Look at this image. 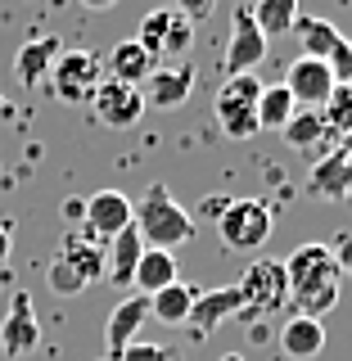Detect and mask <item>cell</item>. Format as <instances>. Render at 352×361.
Listing matches in <instances>:
<instances>
[{
	"instance_id": "obj_25",
	"label": "cell",
	"mask_w": 352,
	"mask_h": 361,
	"mask_svg": "<svg viewBox=\"0 0 352 361\" xmlns=\"http://www.w3.org/2000/svg\"><path fill=\"white\" fill-rule=\"evenodd\" d=\"M293 95L285 90V82L276 86H262V95H257V131H285V122L293 118Z\"/></svg>"
},
{
	"instance_id": "obj_14",
	"label": "cell",
	"mask_w": 352,
	"mask_h": 361,
	"mask_svg": "<svg viewBox=\"0 0 352 361\" xmlns=\"http://www.w3.org/2000/svg\"><path fill=\"white\" fill-rule=\"evenodd\" d=\"M244 312V298H240V285H221V289H199V298H195V307H190V330L195 334H212V330H221L231 316H240Z\"/></svg>"
},
{
	"instance_id": "obj_37",
	"label": "cell",
	"mask_w": 352,
	"mask_h": 361,
	"mask_svg": "<svg viewBox=\"0 0 352 361\" xmlns=\"http://www.w3.org/2000/svg\"><path fill=\"white\" fill-rule=\"evenodd\" d=\"M14 253V235H9V226L0 221V267H5V257Z\"/></svg>"
},
{
	"instance_id": "obj_30",
	"label": "cell",
	"mask_w": 352,
	"mask_h": 361,
	"mask_svg": "<svg viewBox=\"0 0 352 361\" xmlns=\"http://www.w3.org/2000/svg\"><path fill=\"white\" fill-rule=\"evenodd\" d=\"M118 361H176V353H172V348H163V343H140V338H135Z\"/></svg>"
},
{
	"instance_id": "obj_1",
	"label": "cell",
	"mask_w": 352,
	"mask_h": 361,
	"mask_svg": "<svg viewBox=\"0 0 352 361\" xmlns=\"http://www.w3.org/2000/svg\"><path fill=\"white\" fill-rule=\"evenodd\" d=\"M285 276H289V302L303 316H316V321H321L325 312H334L344 276H339V262H334L330 244H316V240L298 244L285 257Z\"/></svg>"
},
{
	"instance_id": "obj_24",
	"label": "cell",
	"mask_w": 352,
	"mask_h": 361,
	"mask_svg": "<svg viewBox=\"0 0 352 361\" xmlns=\"http://www.w3.org/2000/svg\"><path fill=\"white\" fill-rule=\"evenodd\" d=\"M253 23H257V32L271 41V37H289L293 32V23H298V0H253Z\"/></svg>"
},
{
	"instance_id": "obj_2",
	"label": "cell",
	"mask_w": 352,
	"mask_h": 361,
	"mask_svg": "<svg viewBox=\"0 0 352 361\" xmlns=\"http://www.w3.org/2000/svg\"><path fill=\"white\" fill-rule=\"evenodd\" d=\"M131 226H135V235H140L145 248H163V253H172V248L195 240V217L172 199V190H167L163 180H154L140 195V203H135V212H131Z\"/></svg>"
},
{
	"instance_id": "obj_17",
	"label": "cell",
	"mask_w": 352,
	"mask_h": 361,
	"mask_svg": "<svg viewBox=\"0 0 352 361\" xmlns=\"http://www.w3.org/2000/svg\"><path fill=\"white\" fill-rule=\"evenodd\" d=\"M63 54V41L59 37H37V41H23L18 54H14V77L23 86H41L50 77L54 59Z\"/></svg>"
},
{
	"instance_id": "obj_7",
	"label": "cell",
	"mask_w": 352,
	"mask_h": 361,
	"mask_svg": "<svg viewBox=\"0 0 352 361\" xmlns=\"http://www.w3.org/2000/svg\"><path fill=\"white\" fill-rule=\"evenodd\" d=\"M37 343H41L37 302H32L28 289H14V298H9V312H5V325H0V353H5L9 361H18V357H28Z\"/></svg>"
},
{
	"instance_id": "obj_31",
	"label": "cell",
	"mask_w": 352,
	"mask_h": 361,
	"mask_svg": "<svg viewBox=\"0 0 352 361\" xmlns=\"http://www.w3.org/2000/svg\"><path fill=\"white\" fill-rule=\"evenodd\" d=\"M330 73H334V82H352V41L348 37H339V45L330 50Z\"/></svg>"
},
{
	"instance_id": "obj_28",
	"label": "cell",
	"mask_w": 352,
	"mask_h": 361,
	"mask_svg": "<svg viewBox=\"0 0 352 361\" xmlns=\"http://www.w3.org/2000/svg\"><path fill=\"white\" fill-rule=\"evenodd\" d=\"M45 285L59 293V298H77V293H86V280L77 276V271L68 267V262H59V257L45 267Z\"/></svg>"
},
{
	"instance_id": "obj_23",
	"label": "cell",
	"mask_w": 352,
	"mask_h": 361,
	"mask_svg": "<svg viewBox=\"0 0 352 361\" xmlns=\"http://www.w3.org/2000/svg\"><path fill=\"white\" fill-rule=\"evenodd\" d=\"M289 37H298V41H303V54H308V59H330V50L339 45V37H344V32H339L330 18L298 14V23H293Z\"/></svg>"
},
{
	"instance_id": "obj_16",
	"label": "cell",
	"mask_w": 352,
	"mask_h": 361,
	"mask_svg": "<svg viewBox=\"0 0 352 361\" xmlns=\"http://www.w3.org/2000/svg\"><path fill=\"white\" fill-rule=\"evenodd\" d=\"M321 348H325V325L316 321V316L293 312L289 321L280 325V353L289 361H312V357H321Z\"/></svg>"
},
{
	"instance_id": "obj_39",
	"label": "cell",
	"mask_w": 352,
	"mask_h": 361,
	"mask_svg": "<svg viewBox=\"0 0 352 361\" xmlns=\"http://www.w3.org/2000/svg\"><path fill=\"white\" fill-rule=\"evenodd\" d=\"M221 361H244V357H240V353H226V357H221Z\"/></svg>"
},
{
	"instance_id": "obj_22",
	"label": "cell",
	"mask_w": 352,
	"mask_h": 361,
	"mask_svg": "<svg viewBox=\"0 0 352 361\" xmlns=\"http://www.w3.org/2000/svg\"><path fill=\"white\" fill-rule=\"evenodd\" d=\"M199 298V285H190V280H176V285L158 289L150 298V321L158 325H186L190 321V307H195Z\"/></svg>"
},
{
	"instance_id": "obj_26",
	"label": "cell",
	"mask_w": 352,
	"mask_h": 361,
	"mask_svg": "<svg viewBox=\"0 0 352 361\" xmlns=\"http://www.w3.org/2000/svg\"><path fill=\"white\" fill-rule=\"evenodd\" d=\"M167 27H172V5H158L150 14L140 18V27H135V45H140L145 54L158 63L163 59V41H167Z\"/></svg>"
},
{
	"instance_id": "obj_12",
	"label": "cell",
	"mask_w": 352,
	"mask_h": 361,
	"mask_svg": "<svg viewBox=\"0 0 352 361\" xmlns=\"http://www.w3.org/2000/svg\"><path fill=\"white\" fill-rule=\"evenodd\" d=\"M195 90V68L190 63H158L150 77L140 82V95H145V109H163L172 113L190 99Z\"/></svg>"
},
{
	"instance_id": "obj_40",
	"label": "cell",
	"mask_w": 352,
	"mask_h": 361,
	"mask_svg": "<svg viewBox=\"0 0 352 361\" xmlns=\"http://www.w3.org/2000/svg\"><path fill=\"white\" fill-rule=\"evenodd\" d=\"M99 361H109V357H99Z\"/></svg>"
},
{
	"instance_id": "obj_27",
	"label": "cell",
	"mask_w": 352,
	"mask_h": 361,
	"mask_svg": "<svg viewBox=\"0 0 352 361\" xmlns=\"http://www.w3.org/2000/svg\"><path fill=\"white\" fill-rule=\"evenodd\" d=\"M321 118H325V127H330L334 140H344V135L352 131V82H339V86L330 90Z\"/></svg>"
},
{
	"instance_id": "obj_36",
	"label": "cell",
	"mask_w": 352,
	"mask_h": 361,
	"mask_svg": "<svg viewBox=\"0 0 352 361\" xmlns=\"http://www.w3.org/2000/svg\"><path fill=\"white\" fill-rule=\"evenodd\" d=\"M63 217H68V221H82V217H86V199H68V203H63Z\"/></svg>"
},
{
	"instance_id": "obj_4",
	"label": "cell",
	"mask_w": 352,
	"mask_h": 361,
	"mask_svg": "<svg viewBox=\"0 0 352 361\" xmlns=\"http://www.w3.org/2000/svg\"><path fill=\"white\" fill-rule=\"evenodd\" d=\"M257 95H262L257 73H240L221 82L217 99H212V113H217V127L231 140H253L257 135Z\"/></svg>"
},
{
	"instance_id": "obj_21",
	"label": "cell",
	"mask_w": 352,
	"mask_h": 361,
	"mask_svg": "<svg viewBox=\"0 0 352 361\" xmlns=\"http://www.w3.org/2000/svg\"><path fill=\"white\" fill-rule=\"evenodd\" d=\"M154 68H158V63L140 50V45H135V37H127V41H118V45L109 50L104 77H113V82H127V86H140L145 77L154 73Z\"/></svg>"
},
{
	"instance_id": "obj_9",
	"label": "cell",
	"mask_w": 352,
	"mask_h": 361,
	"mask_svg": "<svg viewBox=\"0 0 352 361\" xmlns=\"http://www.w3.org/2000/svg\"><path fill=\"white\" fill-rule=\"evenodd\" d=\"M90 109H95V118L104 122V127L127 131V127L140 122L145 95H140V86H127V82H113V77H104L99 90H95V99H90Z\"/></svg>"
},
{
	"instance_id": "obj_13",
	"label": "cell",
	"mask_w": 352,
	"mask_h": 361,
	"mask_svg": "<svg viewBox=\"0 0 352 361\" xmlns=\"http://www.w3.org/2000/svg\"><path fill=\"white\" fill-rule=\"evenodd\" d=\"M150 325V298L145 293H131L122 298L118 307L109 312V325H104V338H109V361H118L127 348L140 338V330Z\"/></svg>"
},
{
	"instance_id": "obj_11",
	"label": "cell",
	"mask_w": 352,
	"mask_h": 361,
	"mask_svg": "<svg viewBox=\"0 0 352 361\" xmlns=\"http://www.w3.org/2000/svg\"><path fill=\"white\" fill-rule=\"evenodd\" d=\"M267 37L257 32V23L248 9H235L231 18V37H226V77H240V73H253L257 63L267 59Z\"/></svg>"
},
{
	"instance_id": "obj_8",
	"label": "cell",
	"mask_w": 352,
	"mask_h": 361,
	"mask_svg": "<svg viewBox=\"0 0 352 361\" xmlns=\"http://www.w3.org/2000/svg\"><path fill=\"white\" fill-rule=\"evenodd\" d=\"M131 212L135 203L118 190H99L95 199H86V217H82V235L95 244H109L113 235H122L131 226Z\"/></svg>"
},
{
	"instance_id": "obj_10",
	"label": "cell",
	"mask_w": 352,
	"mask_h": 361,
	"mask_svg": "<svg viewBox=\"0 0 352 361\" xmlns=\"http://www.w3.org/2000/svg\"><path fill=\"white\" fill-rule=\"evenodd\" d=\"M334 86L339 82H334L330 63H325V59H308V54H298V59L289 63V73H285V90L293 95L298 109H325V99H330Z\"/></svg>"
},
{
	"instance_id": "obj_15",
	"label": "cell",
	"mask_w": 352,
	"mask_h": 361,
	"mask_svg": "<svg viewBox=\"0 0 352 361\" xmlns=\"http://www.w3.org/2000/svg\"><path fill=\"white\" fill-rule=\"evenodd\" d=\"M280 135H285V145H289L293 154H308L312 163H316V158H325L339 145L334 135H330V127H325L321 109H293V118L285 122V131H280Z\"/></svg>"
},
{
	"instance_id": "obj_20",
	"label": "cell",
	"mask_w": 352,
	"mask_h": 361,
	"mask_svg": "<svg viewBox=\"0 0 352 361\" xmlns=\"http://www.w3.org/2000/svg\"><path fill=\"white\" fill-rule=\"evenodd\" d=\"M140 253H145L140 235H135V226H127L122 235H113V240L104 244V257H109L104 276H109L118 289H131V276H135V262H140Z\"/></svg>"
},
{
	"instance_id": "obj_5",
	"label": "cell",
	"mask_w": 352,
	"mask_h": 361,
	"mask_svg": "<svg viewBox=\"0 0 352 361\" xmlns=\"http://www.w3.org/2000/svg\"><path fill=\"white\" fill-rule=\"evenodd\" d=\"M271 208L262 199H231V208L217 217V240L231 248V253H257L271 240Z\"/></svg>"
},
{
	"instance_id": "obj_18",
	"label": "cell",
	"mask_w": 352,
	"mask_h": 361,
	"mask_svg": "<svg viewBox=\"0 0 352 361\" xmlns=\"http://www.w3.org/2000/svg\"><path fill=\"white\" fill-rule=\"evenodd\" d=\"M59 262H68L77 271V276L86 280V289L95 285V280H104V267H109V257H104V244H95V240H86V235H63V244H59Z\"/></svg>"
},
{
	"instance_id": "obj_29",
	"label": "cell",
	"mask_w": 352,
	"mask_h": 361,
	"mask_svg": "<svg viewBox=\"0 0 352 361\" xmlns=\"http://www.w3.org/2000/svg\"><path fill=\"white\" fill-rule=\"evenodd\" d=\"M190 41H195V23H186L172 9V27H167V41H163V59H176V63H186V50H190Z\"/></svg>"
},
{
	"instance_id": "obj_32",
	"label": "cell",
	"mask_w": 352,
	"mask_h": 361,
	"mask_svg": "<svg viewBox=\"0 0 352 361\" xmlns=\"http://www.w3.org/2000/svg\"><path fill=\"white\" fill-rule=\"evenodd\" d=\"M172 9H176L186 23H203L212 9H217V0H172Z\"/></svg>"
},
{
	"instance_id": "obj_3",
	"label": "cell",
	"mask_w": 352,
	"mask_h": 361,
	"mask_svg": "<svg viewBox=\"0 0 352 361\" xmlns=\"http://www.w3.org/2000/svg\"><path fill=\"white\" fill-rule=\"evenodd\" d=\"M240 298H244V321L257 325L262 316L280 312L289 302V276H285V262L280 257H253L244 267V280H240Z\"/></svg>"
},
{
	"instance_id": "obj_34",
	"label": "cell",
	"mask_w": 352,
	"mask_h": 361,
	"mask_svg": "<svg viewBox=\"0 0 352 361\" xmlns=\"http://www.w3.org/2000/svg\"><path fill=\"white\" fill-rule=\"evenodd\" d=\"M226 208H231V195H212V199H203V203H199V212H203V217H212V221H217Z\"/></svg>"
},
{
	"instance_id": "obj_33",
	"label": "cell",
	"mask_w": 352,
	"mask_h": 361,
	"mask_svg": "<svg viewBox=\"0 0 352 361\" xmlns=\"http://www.w3.org/2000/svg\"><path fill=\"white\" fill-rule=\"evenodd\" d=\"M330 253H334V262H339V276H348V280H352V235H348V231H339V235H334Z\"/></svg>"
},
{
	"instance_id": "obj_6",
	"label": "cell",
	"mask_w": 352,
	"mask_h": 361,
	"mask_svg": "<svg viewBox=\"0 0 352 361\" xmlns=\"http://www.w3.org/2000/svg\"><path fill=\"white\" fill-rule=\"evenodd\" d=\"M99 82H104V63L95 50H63L50 68V86L63 104H90Z\"/></svg>"
},
{
	"instance_id": "obj_35",
	"label": "cell",
	"mask_w": 352,
	"mask_h": 361,
	"mask_svg": "<svg viewBox=\"0 0 352 361\" xmlns=\"http://www.w3.org/2000/svg\"><path fill=\"white\" fill-rule=\"evenodd\" d=\"M344 149V145H339ZM339 190H344V199H352V149H344V172H339Z\"/></svg>"
},
{
	"instance_id": "obj_19",
	"label": "cell",
	"mask_w": 352,
	"mask_h": 361,
	"mask_svg": "<svg viewBox=\"0 0 352 361\" xmlns=\"http://www.w3.org/2000/svg\"><path fill=\"white\" fill-rule=\"evenodd\" d=\"M176 253H163V248H145L140 262H135V276H131V289L145 293V298H154L158 289L176 285Z\"/></svg>"
},
{
	"instance_id": "obj_38",
	"label": "cell",
	"mask_w": 352,
	"mask_h": 361,
	"mask_svg": "<svg viewBox=\"0 0 352 361\" xmlns=\"http://www.w3.org/2000/svg\"><path fill=\"white\" fill-rule=\"evenodd\" d=\"M82 5H86V9H113L118 0H82Z\"/></svg>"
}]
</instances>
